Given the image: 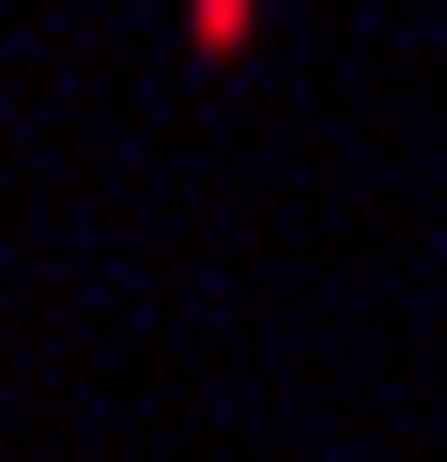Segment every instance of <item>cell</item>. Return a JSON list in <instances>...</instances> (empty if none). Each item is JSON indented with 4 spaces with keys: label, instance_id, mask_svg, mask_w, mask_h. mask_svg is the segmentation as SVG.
Wrapping results in <instances>:
<instances>
[{
    "label": "cell",
    "instance_id": "obj_1",
    "mask_svg": "<svg viewBox=\"0 0 447 462\" xmlns=\"http://www.w3.org/2000/svg\"><path fill=\"white\" fill-rule=\"evenodd\" d=\"M247 16H263V0H185V32H200V62H232V47H247Z\"/></svg>",
    "mask_w": 447,
    "mask_h": 462
}]
</instances>
